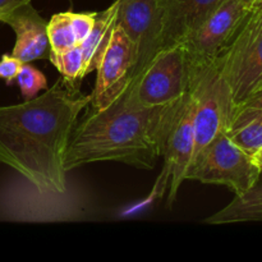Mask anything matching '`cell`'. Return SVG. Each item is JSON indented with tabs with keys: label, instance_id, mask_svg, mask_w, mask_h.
Masks as SVG:
<instances>
[{
	"label": "cell",
	"instance_id": "obj_1",
	"mask_svg": "<svg viewBox=\"0 0 262 262\" xmlns=\"http://www.w3.org/2000/svg\"><path fill=\"white\" fill-rule=\"evenodd\" d=\"M90 102L91 94L63 79L40 96L0 106V163L43 191H66L69 140Z\"/></svg>",
	"mask_w": 262,
	"mask_h": 262
},
{
	"label": "cell",
	"instance_id": "obj_2",
	"mask_svg": "<svg viewBox=\"0 0 262 262\" xmlns=\"http://www.w3.org/2000/svg\"><path fill=\"white\" fill-rule=\"evenodd\" d=\"M184 96L170 104L142 107L129 104L123 92L101 109L89 105L72 132L66 171L104 161L152 169L163 156Z\"/></svg>",
	"mask_w": 262,
	"mask_h": 262
},
{
	"label": "cell",
	"instance_id": "obj_3",
	"mask_svg": "<svg viewBox=\"0 0 262 262\" xmlns=\"http://www.w3.org/2000/svg\"><path fill=\"white\" fill-rule=\"evenodd\" d=\"M92 202L83 188L43 191L28 179L8 183L0 191V220L19 223H67L89 219Z\"/></svg>",
	"mask_w": 262,
	"mask_h": 262
},
{
	"label": "cell",
	"instance_id": "obj_4",
	"mask_svg": "<svg viewBox=\"0 0 262 262\" xmlns=\"http://www.w3.org/2000/svg\"><path fill=\"white\" fill-rule=\"evenodd\" d=\"M212 61L229 86L235 109L262 89V13L250 9Z\"/></svg>",
	"mask_w": 262,
	"mask_h": 262
},
{
	"label": "cell",
	"instance_id": "obj_5",
	"mask_svg": "<svg viewBox=\"0 0 262 262\" xmlns=\"http://www.w3.org/2000/svg\"><path fill=\"white\" fill-rule=\"evenodd\" d=\"M192 68L184 42L163 48L125 89L135 106L152 107L181 100L191 89Z\"/></svg>",
	"mask_w": 262,
	"mask_h": 262
},
{
	"label": "cell",
	"instance_id": "obj_6",
	"mask_svg": "<svg viewBox=\"0 0 262 262\" xmlns=\"http://www.w3.org/2000/svg\"><path fill=\"white\" fill-rule=\"evenodd\" d=\"M191 90L196 100L192 165L220 133L228 132L235 104L227 81L214 61L192 73Z\"/></svg>",
	"mask_w": 262,
	"mask_h": 262
},
{
	"label": "cell",
	"instance_id": "obj_7",
	"mask_svg": "<svg viewBox=\"0 0 262 262\" xmlns=\"http://www.w3.org/2000/svg\"><path fill=\"white\" fill-rule=\"evenodd\" d=\"M262 169L253 156L220 133L189 166L186 181L225 186L235 194L245 193L257 182Z\"/></svg>",
	"mask_w": 262,
	"mask_h": 262
},
{
	"label": "cell",
	"instance_id": "obj_8",
	"mask_svg": "<svg viewBox=\"0 0 262 262\" xmlns=\"http://www.w3.org/2000/svg\"><path fill=\"white\" fill-rule=\"evenodd\" d=\"M194 110L196 100L189 89L184 96L178 118L166 140L164 166L152 189V199H161L168 192V205L174 204L179 187L186 181L194 151Z\"/></svg>",
	"mask_w": 262,
	"mask_h": 262
},
{
	"label": "cell",
	"instance_id": "obj_9",
	"mask_svg": "<svg viewBox=\"0 0 262 262\" xmlns=\"http://www.w3.org/2000/svg\"><path fill=\"white\" fill-rule=\"evenodd\" d=\"M117 22L135 45V81L163 49V0H118Z\"/></svg>",
	"mask_w": 262,
	"mask_h": 262
},
{
	"label": "cell",
	"instance_id": "obj_10",
	"mask_svg": "<svg viewBox=\"0 0 262 262\" xmlns=\"http://www.w3.org/2000/svg\"><path fill=\"white\" fill-rule=\"evenodd\" d=\"M248 12L250 8L242 0H224L207 19L182 41L188 53L192 73L219 55Z\"/></svg>",
	"mask_w": 262,
	"mask_h": 262
},
{
	"label": "cell",
	"instance_id": "obj_11",
	"mask_svg": "<svg viewBox=\"0 0 262 262\" xmlns=\"http://www.w3.org/2000/svg\"><path fill=\"white\" fill-rule=\"evenodd\" d=\"M135 67V45L117 22L109 45L96 67V84L89 105L95 109H101L117 100L129 86Z\"/></svg>",
	"mask_w": 262,
	"mask_h": 262
},
{
	"label": "cell",
	"instance_id": "obj_12",
	"mask_svg": "<svg viewBox=\"0 0 262 262\" xmlns=\"http://www.w3.org/2000/svg\"><path fill=\"white\" fill-rule=\"evenodd\" d=\"M0 23H5L14 31L15 43L12 53L14 58L22 63L49 59L51 48L48 37V22L31 2L0 12Z\"/></svg>",
	"mask_w": 262,
	"mask_h": 262
},
{
	"label": "cell",
	"instance_id": "obj_13",
	"mask_svg": "<svg viewBox=\"0 0 262 262\" xmlns=\"http://www.w3.org/2000/svg\"><path fill=\"white\" fill-rule=\"evenodd\" d=\"M224 0H163V48L182 42Z\"/></svg>",
	"mask_w": 262,
	"mask_h": 262
},
{
	"label": "cell",
	"instance_id": "obj_14",
	"mask_svg": "<svg viewBox=\"0 0 262 262\" xmlns=\"http://www.w3.org/2000/svg\"><path fill=\"white\" fill-rule=\"evenodd\" d=\"M118 19V0H115L109 8L96 13L95 25L83 42L81 43L82 56H83V71L82 76L96 71L100 58L109 45L113 31L117 26Z\"/></svg>",
	"mask_w": 262,
	"mask_h": 262
},
{
	"label": "cell",
	"instance_id": "obj_15",
	"mask_svg": "<svg viewBox=\"0 0 262 262\" xmlns=\"http://www.w3.org/2000/svg\"><path fill=\"white\" fill-rule=\"evenodd\" d=\"M247 222H262V173L248 191L235 194L224 209L204 220L206 224L214 225Z\"/></svg>",
	"mask_w": 262,
	"mask_h": 262
},
{
	"label": "cell",
	"instance_id": "obj_16",
	"mask_svg": "<svg viewBox=\"0 0 262 262\" xmlns=\"http://www.w3.org/2000/svg\"><path fill=\"white\" fill-rule=\"evenodd\" d=\"M227 135L243 150L253 155L262 147V109L238 107Z\"/></svg>",
	"mask_w": 262,
	"mask_h": 262
},
{
	"label": "cell",
	"instance_id": "obj_17",
	"mask_svg": "<svg viewBox=\"0 0 262 262\" xmlns=\"http://www.w3.org/2000/svg\"><path fill=\"white\" fill-rule=\"evenodd\" d=\"M49 60L60 72L63 79L68 83L81 81L83 78V56H82L81 46L76 45L63 51H50Z\"/></svg>",
	"mask_w": 262,
	"mask_h": 262
},
{
	"label": "cell",
	"instance_id": "obj_18",
	"mask_svg": "<svg viewBox=\"0 0 262 262\" xmlns=\"http://www.w3.org/2000/svg\"><path fill=\"white\" fill-rule=\"evenodd\" d=\"M48 37L53 51H63L78 45L72 28L69 12L56 13L48 22Z\"/></svg>",
	"mask_w": 262,
	"mask_h": 262
},
{
	"label": "cell",
	"instance_id": "obj_19",
	"mask_svg": "<svg viewBox=\"0 0 262 262\" xmlns=\"http://www.w3.org/2000/svg\"><path fill=\"white\" fill-rule=\"evenodd\" d=\"M15 81L19 84L22 96L26 100L33 99L35 96H37L38 92L45 91L48 89L46 77L43 76L42 72L31 66L30 63L22 64Z\"/></svg>",
	"mask_w": 262,
	"mask_h": 262
},
{
	"label": "cell",
	"instance_id": "obj_20",
	"mask_svg": "<svg viewBox=\"0 0 262 262\" xmlns=\"http://www.w3.org/2000/svg\"><path fill=\"white\" fill-rule=\"evenodd\" d=\"M96 12H84V13H73L69 12V19H71L72 28H73L74 36L78 45H81L84 38L91 32L95 25Z\"/></svg>",
	"mask_w": 262,
	"mask_h": 262
},
{
	"label": "cell",
	"instance_id": "obj_21",
	"mask_svg": "<svg viewBox=\"0 0 262 262\" xmlns=\"http://www.w3.org/2000/svg\"><path fill=\"white\" fill-rule=\"evenodd\" d=\"M22 64V61L13 55H3L0 59V79H3L7 84H12L19 73Z\"/></svg>",
	"mask_w": 262,
	"mask_h": 262
},
{
	"label": "cell",
	"instance_id": "obj_22",
	"mask_svg": "<svg viewBox=\"0 0 262 262\" xmlns=\"http://www.w3.org/2000/svg\"><path fill=\"white\" fill-rule=\"evenodd\" d=\"M238 107H256V109H262V89L258 90L257 92H255L247 101L243 102V104Z\"/></svg>",
	"mask_w": 262,
	"mask_h": 262
},
{
	"label": "cell",
	"instance_id": "obj_23",
	"mask_svg": "<svg viewBox=\"0 0 262 262\" xmlns=\"http://www.w3.org/2000/svg\"><path fill=\"white\" fill-rule=\"evenodd\" d=\"M27 2H31V0H0V12L12 9V8L17 7V5L23 4V3Z\"/></svg>",
	"mask_w": 262,
	"mask_h": 262
},
{
	"label": "cell",
	"instance_id": "obj_24",
	"mask_svg": "<svg viewBox=\"0 0 262 262\" xmlns=\"http://www.w3.org/2000/svg\"><path fill=\"white\" fill-rule=\"evenodd\" d=\"M252 156H253V159H255L256 163H257V165L262 169V147L260 148V150L256 151Z\"/></svg>",
	"mask_w": 262,
	"mask_h": 262
},
{
	"label": "cell",
	"instance_id": "obj_25",
	"mask_svg": "<svg viewBox=\"0 0 262 262\" xmlns=\"http://www.w3.org/2000/svg\"><path fill=\"white\" fill-rule=\"evenodd\" d=\"M251 9L258 10V12L262 13V0H256V3L252 5V8H251Z\"/></svg>",
	"mask_w": 262,
	"mask_h": 262
},
{
	"label": "cell",
	"instance_id": "obj_26",
	"mask_svg": "<svg viewBox=\"0 0 262 262\" xmlns=\"http://www.w3.org/2000/svg\"><path fill=\"white\" fill-rule=\"evenodd\" d=\"M242 2L245 3V4L247 5V7L250 8V9H251V8H252V5L255 4V3H256V0H242Z\"/></svg>",
	"mask_w": 262,
	"mask_h": 262
}]
</instances>
